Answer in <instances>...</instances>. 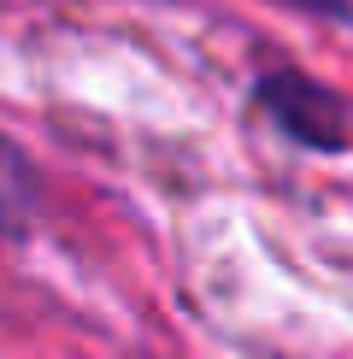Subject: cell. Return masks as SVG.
I'll return each mask as SVG.
<instances>
[{
	"instance_id": "cell-1",
	"label": "cell",
	"mask_w": 353,
	"mask_h": 359,
	"mask_svg": "<svg viewBox=\"0 0 353 359\" xmlns=\"http://www.w3.org/2000/svg\"><path fill=\"white\" fill-rule=\"evenodd\" d=\"M254 100L294 147H312V154H342L347 147V107L306 71H294V65L265 71L254 83Z\"/></svg>"
},
{
	"instance_id": "cell-2",
	"label": "cell",
	"mask_w": 353,
	"mask_h": 359,
	"mask_svg": "<svg viewBox=\"0 0 353 359\" xmlns=\"http://www.w3.org/2000/svg\"><path fill=\"white\" fill-rule=\"evenodd\" d=\"M289 6H306V12H318V18H342L347 0H289Z\"/></svg>"
}]
</instances>
